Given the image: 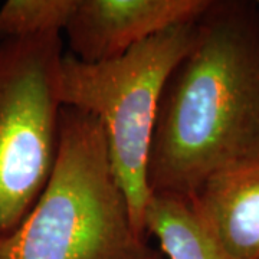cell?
<instances>
[{
	"instance_id": "5b68a950",
	"label": "cell",
	"mask_w": 259,
	"mask_h": 259,
	"mask_svg": "<svg viewBox=\"0 0 259 259\" xmlns=\"http://www.w3.org/2000/svg\"><path fill=\"white\" fill-rule=\"evenodd\" d=\"M210 0H78L65 32L69 54L94 64L124 55L167 28L194 22Z\"/></svg>"
},
{
	"instance_id": "8992f818",
	"label": "cell",
	"mask_w": 259,
	"mask_h": 259,
	"mask_svg": "<svg viewBox=\"0 0 259 259\" xmlns=\"http://www.w3.org/2000/svg\"><path fill=\"white\" fill-rule=\"evenodd\" d=\"M231 259H259V163L207 179L190 197Z\"/></svg>"
},
{
	"instance_id": "9c48e42d",
	"label": "cell",
	"mask_w": 259,
	"mask_h": 259,
	"mask_svg": "<svg viewBox=\"0 0 259 259\" xmlns=\"http://www.w3.org/2000/svg\"><path fill=\"white\" fill-rule=\"evenodd\" d=\"M130 259H164V256H163V253L160 250L154 249L150 245H147L141 252H139L134 256H131Z\"/></svg>"
},
{
	"instance_id": "52a82bcc",
	"label": "cell",
	"mask_w": 259,
	"mask_h": 259,
	"mask_svg": "<svg viewBox=\"0 0 259 259\" xmlns=\"http://www.w3.org/2000/svg\"><path fill=\"white\" fill-rule=\"evenodd\" d=\"M146 235H154L167 259H231L214 239L190 197L151 193L144 210Z\"/></svg>"
},
{
	"instance_id": "30bf717a",
	"label": "cell",
	"mask_w": 259,
	"mask_h": 259,
	"mask_svg": "<svg viewBox=\"0 0 259 259\" xmlns=\"http://www.w3.org/2000/svg\"><path fill=\"white\" fill-rule=\"evenodd\" d=\"M256 6H258V10H259V2H256Z\"/></svg>"
},
{
	"instance_id": "277c9868",
	"label": "cell",
	"mask_w": 259,
	"mask_h": 259,
	"mask_svg": "<svg viewBox=\"0 0 259 259\" xmlns=\"http://www.w3.org/2000/svg\"><path fill=\"white\" fill-rule=\"evenodd\" d=\"M61 33L0 44V242L45 189L59 147Z\"/></svg>"
},
{
	"instance_id": "7a4b0ae2",
	"label": "cell",
	"mask_w": 259,
	"mask_h": 259,
	"mask_svg": "<svg viewBox=\"0 0 259 259\" xmlns=\"http://www.w3.org/2000/svg\"><path fill=\"white\" fill-rule=\"evenodd\" d=\"M148 245L134 229L100 121L62 107L54 170L0 259H130Z\"/></svg>"
},
{
	"instance_id": "6da1fadb",
	"label": "cell",
	"mask_w": 259,
	"mask_h": 259,
	"mask_svg": "<svg viewBox=\"0 0 259 259\" xmlns=\"http://www.w3.org/2000/svg\"><path fill=\"white\" fill-rule=\"evenodd\" d=\"M252 163H259L258 6L210 0L160 98L148 187L192 197L207 179Z\"/></svg>"
},
{
	"instance_id": "ba28073f",
	"label": "cell",
	"mask_w": 259,
	"mask_h": 259,
	"mask_svg": "<svg viewBox=\"0 0 259 259\" xmlns=\"http://www.w3.org/2000/svg\"><path fill=\"white\" fill-rule=\"evenodd\" d=\"M78 0H8L0 6V44L65 30Z\"/></svg>"
},
{
	"instance_id": "3957f363",
	"label": "cell",
	"mask_w": 259,
	"mask_h": 259,
	"mask_svg": "<svg viewBox=\"0 0 259 259\" xmlns=\"http://www.w3.org/2000/svg\"><path fill=\"white\" fill-rule=\"evenodd\" d=\"M197 20L164 29L110 61L88 64L65 52L61 64V104L100 121L134 229L144 239L151 196L147 164L158 104L168 75L194 45Z\"/></svg>"
}]
</instances>
